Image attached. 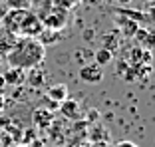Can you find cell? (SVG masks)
<instances>
[{"instance_id": "5b68a950", "label": "cell", "mask_w": 155, "mask_h": 147, "mask_svg": "<svg viewBox=\"0 0 155 147\" xmlns=\"http://www.w3.org/2000/svg\"><path fill=\"white\" fill-rule=\"evenodd\" d=\"M115 24H117V28L121 30V34H123L125 38H133L135 30L139 28V24H137V22L125 18V16H121V14H115Z\"/></svg>"}, {"instance_id": "8fae6325", "label": "cell", "mask_w": 155, "mask_h": 147, "mask_svg": "<svg viewBox=\"0 0 155 147\" xmlns=\"http://www.w3.org/2000/svg\"><path fill=\"white\" fill-rule=\"evenodd\" d=\"M110 147H139V145H135V143H131V141H117Z\"/></svg>"}, {"instance_id": "4fadbf2b", "label": "cell", "mask_w": 155, "mask_h": 147, "mask_svg": "<svg viewBox=\"0 0 155 147\" xmlns=\"http://www.w3.org/2000/svg\"><path fill=\"white\" fill-rule=\"evenodd\" d=\"M115 2H117V4H121V6H123V8H125V6H127V4H129V2H131V0H115Z\"/></svg>"}, {"instance_id": "8992f818", "label": "cell", "mask_w": 155, "mask_h": 147, "mask_svg": "<svg viewBox=\"0 0 155 147\" xmlns=\"http://www.w3.org/2000/svg\"><path fill=\"white\" fill-rule=\"evenodd\" d=\"M4 76V82L6 83H12V86H22L26 83V72L20 68H8V72L2 74Z\"/></svg>"}, {"instance_id": "7a4b0ae2", "label": "cell", "mask_w": 155, "mask_h": 147, "mask_svg": "<svg viewBox=\"0 0 155 147\" xmlns=\"http://www.w3.org/2000/svg\"><path fill=\"white\" fill-rule=\"evenodd\" d=\"M2 28H4V32L16 38H34L44 30L42 20H38L36 14L28 12L24 8L10 10L2 20Z\"/></svg>"}, {"instance_id": "9c48e42d", "label": "cell", "mask_w": 155, "mask_h": 147, "mask_svg": "<svg viewBox=\"0 0 155 147\" xmlns=\"http://www.w3.org/2000/svg\"><path fill=\"white\" fill-rule=\"evenodd\" d=\"M60 111L66 115V117H70V119H76L78 113H80V103H78L76 100H64L62 103H60Z\"/></svg>"}, {"instance_id": "5bb4252c", "label": "cell", "mask_w": 155, "mask_h": 147, "mask_svg": "<svg viewBox=\"0 0 155 147\" xmlns=\"http://www.w3.org/2000/svg\"><path fill=\"white\" fill-rule=\"evenodd\" d=\"M4 107V96H2V92H0V109Z\"/></svg>"}, {"instance_id": "6da1fadb", "label": "cell", "mask_w": 155, "mask_h": 147, "mask_svg": "<svg viewBox=\"0 0 155 147\" xmlns=\"http://www.w3.org/2000/svg\"><path fill=\"white\" fill-rule=\"evenodd\" d=\"M46 58V46L38 38H16L8 52H6V62L10 68L20 70H32L44 62Z\"/></svg>"}, {"instance_id": "277c9868", "label": "cell", "mask_w": 155, "mask_h": 147, "mask_svg": "<svg viewBox=\"0 0 155 147\" xmlns=\"http://www.w3.org/2000/svg\"><path fill=\"white\" fill-rule=\"evenodd\" d=\"M133 38L137 40V44H139V48H141V50L151 52V48H153V34H151V30L139 26L135 30V34H133Z\"/></svg>"}, {"instance_id": "52a82bcc", "label": "cell", "mask_w": 155, "mask_h": 147, "mask_svg": "<svg viewBox=\"0 0 155 147\" xmlns=\"http://www.w3.org/2000/svg\"><path fill=\"white\" fill-rule=\"evenodd\" d=\"M48 100H52L54 103H62L64 100H68V87L64 83H56V86L48 87Z\"/></svg>"}, {"instance_id": "ba28073f", "label": "cell", "mask_w": 155, "mask_h": 147, "mask_svg": "<svg viewBox=\"0 0 155 147\" xmlns=\"http://www.w3.org/2000/svg\"><path fill=\"white\" fill-rule=\"evenodd\" d=\"M115 14H121V16H125V18L133 20V22H137L139 26H141L143 22H151V16H149V14L135 12V10H129V8H115Z\"/></svg>"}, {"instance_id": "3957f363", "label": "cell", "mask_w": 155, "mask_h": 147, "mask_svg": "<svg viewBox=\"0 0 155 147\" xmlns=\"http://www.w3.org/2000/svg\"><path fill=\"white\" fill-rule=\"evenodd\" d=\"M78 76H80L82 82L96 86V83H100L101 80H104V68L97 66L96 62H94V64H82V68H80Z\"/></svg>"}, {"instance_id": "30bf717a", "label": "cell", "mask_w": 155, "mask_h": 147, "mask_svg": "<svg viewBox=\"0 0 155 147\" xmlns=\"http://www.w3.org/2000/svg\"><path fill=\"white\" fill-rule=\"evenodd\" d=\"M111 58H114V54H111V50H107V48H101V50H97L96 54H94V62H96L97 66H107L111 62Z\"/></svg>"}, {"instance_id": "7c38bea8", "label": "cell", "mask_w": 155, "mask_h": 147, "mask_svg": "<svg viewBox=\"0 0 155 147\" xmlns=\"http://www.w3.org/2000/svg\"><path fill=\"white\" fill-rule=\"evenodd\" d=\"M4 86H6V82H4V76H2V74H0V92H2V90H4Z\"/></svg>"}]
</instances>
